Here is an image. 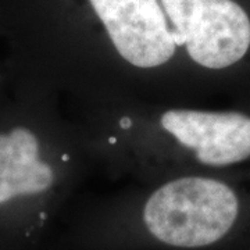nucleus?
<instances>
[{"mask_svg":"<svg viewBox=\"0 0 250 250\" xmlns=\"http://www.w3.org/2000/svg\"><path fill=\"white\" fill-rule=\"evenodd\" d=\"M92 172L88 146L62 100L6 78L0 93V248L25 250L41 242Z\"/></svg>","mask_w":250,"mask_h":250,"instance_id":"1","label":"nucleus"},{"mask_svg":"<svg viewBox=\"0 0 250 250\" xmlns=\"http://www.w3.org/2000/svg\"><path fill=\"white\" fill-rule=\"evenodd\" d=\"M65 110L95 170L123 184L221 172L250 160V114L241 110L152 103Z\"/></svg>","mask_w":250,"mask_h":250,"instance_id":"2","label":"nucleus"},{"mask_svg":"<svg viewBox=\"0 0 250 250\" xmlns=\"http://www.w3.org/2000/svg\"><path fill=\"white\" fill-rule=\"evenodd\" d=\"M4 86H6V75H4L3 65L0 62V93H1V90L4 89Z\"/></svg>","mask_w":250,"mask_h":250,"instance_id":"3","label":"nucleus"}]
</instances>
